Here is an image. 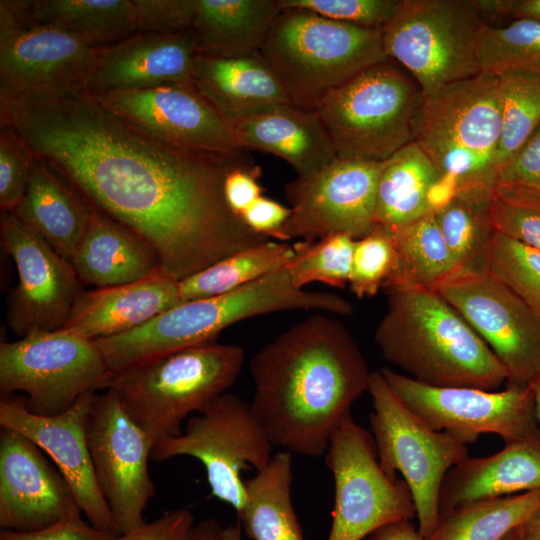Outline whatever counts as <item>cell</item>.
<instances>
[{
  "label": "cell",
  "mask_w": 540,
  "mask_h": 540,
  "mask_svg": "<svg viewBox=\"0 0 540 540\" xmlns=\"http://www.w3.org/2000/svg\"><path fill=\"white\" fill-rule=\"evenodd\" d=\"M0 120L92 207L143 238L178 281L265 240L224 197L227 174L250 161L244 151L172 148L114 115L86 89L0 97Z\"/></svg>",
  "instance_id": "obj_1"
},
{
  "label": "cell",
  "mask_w": 540,
  "mask_h": 540,
  "mask_svg": "<svg viewBox=\"0 0 540 540\" xmlns=\"http://www.w3.org/2000/svg\"><path fill=\"white\" fill-rule=\"evenodd\" d=\"M251 409L273 446L321 457L367 392L371 372L348 329L323 314L289 327L250 360Z\"/></svg>",
  "instance_id": "obj_2"
},
{
  "label": "cell",
  "mask_w": 540,
  "mask_h": 540,
  "mask_svg": "<svg viewBox=\"0 0 540 540\" xmlns=\"http://www.w3.org/2000/svg\"><path fill=\"white\" fill-rule=\"evenodd\" d=\"M387 308L374 334L383 358L434 387L498 390L508 374L486 343L436 291L385 288Z\"/></svg>",
  "instance_id": "obj_3"
},
{
  "label": "cell",
  "mask_w": 540,
  "mask_h": 540,
  "mask_svg": "<svg viewBox=\"0 0 540 540\" xmlns=\"http://www.w3.org/2000/svg\"><path fill=\"white\" fill-rule=\"evenodd\" d=\"M291 310L347 316L353 306L336 294L295 287L283 268L226 294L181 302L138 328L93 341L113 375L180 349L215 341L225 328L241 320Z\"/></svg>",
  "instance_id": "obj_4"
},
{
  "label": "cell",
  "mask_w": 540,
  "mask_h": 540,
  "mask_svg": "<svg viewBox=\"0 0 540 540\" xmlns=\"http://www.w3.org/2000/svg\"><path fill=\"white\" fill-rule=\"evenodd\" d=\"M500 135L499 78L484 72L421 97L413 124V141L455 183L456 197L483 206L497 185Z\"/></svg>",
  "instance_id": "obj_5"
},
{
  "label": "cell",
  "mask_w": 540,
  "mask_h": 540,
  "mask_svg": "<svg viewBox=\"0 0 540 540\" xmlns=\"http://www.w3.org/2000/svg\"><path fill=\"white\" fill-rule=\"evenodd\" d=\"M243 347L210 341L113 374L108 388L154 440L179 435L189 415L202 412L239 377Z\"/></svg>",
  "instance_id": "obj_6"
},
{
  "label": "cell",
  "mask_w": 540,
  "mask_h": 540,
  "mask_svg": "<svg viewBox=\"0 0 540 540\" xmlns=\"http://www.w3.org/2000/svg\"><path fill=\"white\" fill-rule=\"evenodd\" d=\"M259 53L280 78L295 105L314 109L329 90L373 65L390 61L382 30L284 9Z\"/></svg>",
  "instance_id": "obj_7"
},
{
  "label": "cell",
  "mask_w": 540,
  "mask_h": 540,
  "mask_svg": "<svg viewBox=\"0 0 540 540\" xmlns=\"http://www.w3.org/2000/svg\"><path fill=\"white\" fill-rule=\"evenodd\" d=\"M421 102L410 80L390 61L361 71L329 90L315 106L337 158L382 162L413 141Z\"/></svg>",
  "instance_id": "obj_8"
},
{
  "label": "cell",
  "mask_w": 540,
  "mask_h": 540,
  "mask_svg": "<svg viewBox=\"0 0 540 540\" xmlns=\"http://www.w3.org/2000/svg\"><path fill=\"white\" fill-rule=\"evenodd\" d=\"M369 415L379 462L390 475L400 473L412 494L418 532L429 538L440 518V492L447 473L468 455L467 444L426 425L396 395L381 371L371 372Z\"/></svg>",
  "instance_id": "obj_9"
},
{
  "label": "cell",
  "mask_w": 540,
  "mask_h": 540,
  "mask_svg": "<svg viewBox=\"0 0 540 540\" xmlns=\"http://www.w3.org/2000/svg\"><path fill=\"white\" fill-rule=\"evenodd\" d=\"M480 14L476 0L400 1L382 29L383 45L416 78L422 98L481 73Z\"/></svg>",
  "instance_id": "obj_10"
},
{
  "label": "cell",
  "mask_w": 540,
  "mask_h": 540,
  "mask_svg": "<svg viewBox=\"0 0 540 540\" xmlns=\"http://www.w3.org/2000/svg\"><path fill=\"white\" fill-rule=\"evenodd\" d=\"M324 456L334 481L327 540H363L382 527L416 517L409 487L382 468L372 434L351 413L333 432Z\"/></svg>",
  "instance_id": "obj_11"
},
{
  "label": "cell",
  "mask_w": 540,
  "mask_h": 540,
  "mask_svg": "<svg viewBox=\"0 0 540 540\" xmlns=\"http://www.w3.org/2000/svg\"><path fill=\"white\" fill-rule=\"evenodd\" d=\"M112 373L93 340L65 330L0 345L1 394L26 395V408L55 416L90 392L107 389Z\"/></svg>",
  "instance_id": "obj_12"
},
{
  "label": "cell",
  "mask_w": 540,
  "mask_h": 540,
  "mask_svg": "<svg viewBox=\"0 0 540 540\" xmlns=\"http://www.w3.org/2000/svg\"><path fill=\"white\" fill-rule=\"evenodd\" d=\"M272 447L250 403L224 393L190 417L179 435L158 440L151 459H198L205 468L211 495L239 512L246 497L242 470L263 469L273 456Z\"/></svg>",
  "instance_id": "obj_13"
},
{
  "label": "cell",
  "mask_w": 540,
  "mask_h": 540,
  "mask_svg": "<svg viewBox=\"0 0 540 540\" xmlns=\"http://www.w3.org/2000/svg\"><path fill=\"white\" fill-rule=\"evenodd\" d=\"M403 403L426 425L465 444L495 434L505 444L540 439L532 387L507 384L504 390L434 387L389 368L380 370Z\"/></svg>",
  "instance_id": "obj_14"
},
{
  "label": "cell",
  "mask_w": 540,
  "mask_h": 540,
  "mask_svg": "<svg viewBox=\"0 0 540 540\" xmlns=\"http://www.w3.org/2000/svg\"><path fill=\"white\" fill-rule=\"evenodd\" d=\"M436 291L465 319L505 367L507 384L540 377V318L488 271L460 270Z\"/></svg>",
  "instance_id": "obj_15"
},
{
  "label": "cell",
  "mask_w": 540,
  "mask_h": 540,
  "mask_svg": "<svg viewBox=\"0 0 540 540\" xmlns=\"http://www.w3.org/2000/svg\"><path fill=\"white\" fill-rule=\"evenodd\" d=\"M104 47H92L0 1V97L85 89Z\"/></svg>",
  "instance_id": "obj_16"
},
{
  "label": "cell",
  "mask_w": 540,
  "mask_h": 540,
  "mask_svg": "<svg viewBox=\"0 0 540 540\" xmlns=\"http://www.w3.org/2000/svg\"><path fill=\"white\" fill-rule=\"evenodd\" d=\"M86 436L97 484L117 534L141 526L156 492L148 468L156 441L127 414L111 389L96 394Z\"/></svg>",
  "instance_id": "obj_17"
},
{
  "label": "cell",
  "mask_w": 540,
  "mask_h": 540,
  "mask_svg": "<svg viewBox=\"0 0 540 540\" xmlns=\"http://www.w3.org/2000/svg\"><path fill=\"white\" fill-rule=\"evenodd\" d=\"M383 162L340 159L285 186L290 216L281 241H316L334 234L355 240L375 226L377 190Z\"/></svg>",
  "instance_id": "obj_18"
},
{
  "label": "cell",
  "mask_w": 540,
  "mask_h": 540,
  "mask_svg": "<svg viewBox=\"0 0 540 540\" xmlns=\"http://www.w3.org/2000/svg\"><path fill=\"white\" fill-rule=\"evenodd\" d=\"M0 232L18 273L7 302L9 327L21 338L62 330L83 291L71 262L11 212L1 213Z\"/></svg>",
  "instance_id": "obj_19"
},
{
  "label": "cell",
  "mask_w": 540,
  "mask_h": 540,
  "mask_svg": "<svg viewBox=\"0 0 540 540\" xmlns=\"http://www.w3.org/2000/svg\"><path fill=\"white\" fill-rule=\"evenodd\" d=\"M93 95L114 115L172 148L207 155L243 151L229 122L191 85Z\"/></svg>",
  "instance_id": "obj_20"
},
{
  "label": "cell",
  "mask_w": 540,
  "mask_h": 540,
  "mask_svg": "<svg viewBox=\"0 0 540 540\" xmlns=\"http://www.w3.org/2000/svg\"><path fill=\"white\" fill-rule=\"evenodd\" d=\"M71 485L46 453L23 434L0 433V527L32 532L80 517Z\"/></svg>",
  "instance_id": "obj_21"
},
{
  "label": "cell",
  "mask_w": 540,
  "mask_h": 540,
  "mask_svg": "<svg viewBox=\"0 0 540 540\" xmlns=\"http://www.w3.org/2000/svg\"><path fill=\"white\" fill-rule=\"evenodd\" d=\"M96 392L81 397L55 416L31 413L24 400L1 394L0 426L19 432L38 445L65 476L81 512L93 526L116 533L113 517L94 473L86 424Z\"/></svg>",
  "instance_id": "obj_22"
},
{
  "label": "cell",
  "mask_w": 540,
  "mask_h": 540,
  "mask_svg": "<svg viewBox=\"0 0 540 540\" xmlns=\"http://www.w3.org/2000/svg\"><path fill=\"white\" fill-rule=\"evenodd\" d=\"M198 55L191 31L136 33L103 48L85 89L97 95L171 83L193 86Z\"/></svg>",
  "instance_id": "obj_23"
},
{
  "label": "cell",
  "mask_w": 540,
  "mask_h": 540,
  "mask_svg": "<svg viewBox=\"0 0 540 540\" xmlns=\"http://www.w3.org/2000/svg\"><path fill=\"white\" fill-rule=\"evenodd\" d=\"M179 281L161 267L141 280L85 291L62 330L96 340L140 327L180 304Z\"/></svg>",
  "instance_id": "obj_24"
},
{
  "label": "cell",
  "mask_w": 540,
  "mask_h": 540,
  "mask_svg": "<svg viewBox=\"0 0 540 540\" xmlns=\"http://www.w3.org/2000/svg\"><path fill=\"white\" fill-rule=\"evenodd\" d=\"M237 146L282 158L306 178L337 159L332 139L315 109L281 105L230 123Z\"/></svg>",
  "instance_id": "obj_25"
},
{
  "label": "cell",
  "mask_w": 540,
  "mask_h": 540,
  "mask_svg": "<svg viewBox=\"0 0 540 540\" xmlns=\"http://www.w3.org/2000/svg\"><path fill=\"white\" fill-rule=\"evenodd\" d=\"M193 87L229 124L277 106L294 104L259 50L224 55L199 54Z\"/></svg>",
  "instance_id": "obj_26"
},
{
  "label": "cell",
  "mask_w": 540,
  "mask_h": 540,
  "mask_svg": "<svg viewBox=\"0 0 540 540\" xmlns=\"http://www.w3.org/2000/svg\"><path fill=\"white\" fill-rule=\"evenodd\" d=\"M540 490V439L506 443L485 457L468 456L446 475L440 514L457 506Z\"/></svg>",
  "instance_id": "obj_27"
},
{
  "label": "cell",
  "mask_w": 540,
  "mask_h": 540,
  "mask_svg": "<svg viewBox=\"0 0 540 540\" xmlns=\"http://www.w3.org/2000/svg\"><path fill=\"white\" fill-rule=\"evenodd\" d=\"M93 210L62 174L35 158L27 191L11 213L71 262Z\"/></svg>",
  "instance_id": "obj_28"
},
{
  "label": "cell",
  "mask_w": 540,
  "mask_h": 540,
  "mask_svg": "<svg viewBox=\"0 0 540 540\" xmlns=\"http://www.w3.org/2000/svg\"><path fill=\"white\" fill-rule=\"evenodd\" d=\"M71 264L82 285L95 288L132 283L161 267L143 238L95 208Z\"/></svg>",
  "instance_id": "obj_29"
},
{
  "label": "cell",
  "mask_w": 540,
  "mask_h": 540,
  "mask_svg": "<svg viewBox=\"0 0 540 540\" xmlns=\"http://www.w3.org/2000/svg\"><path fill=\"white\" fill-rule=\"evenodd\" d=\"M281 10L279 0H194L189 31L201 55L258 51Z\"/></svg>",
  "instance_id": "obj_30"
},
{
  "label": "cell",
  "mask_w": 540,
  "mask_h": 540,
  "mask_svg": "<svg viewBox=\"0 0 540 540\" xmlns=\"http://www.w3.org/2000/svg\"><path fill=\"white\" fill-rule=\"evenodd\" d=\"M7 2L18 13L61 29L92 47H107L138 33L134 0Z\"/></svg>",
  "instance_id": "obj_31"
},
{
  "label": "cell",
  "mask_w": 540,
  "mask_h": 540,
  "mask_svg": "<svg viewBox=\"0 0 540 540\" xmlns=\"http://www.w3.org/2000/svg\"><path fill=\"white\" fill-rule=\"evenodd\" d=\"M441 175L412 141L383 162L375 207V224L395 232L433 212L431 188Z\"/></svg>",
  "instance_id": "obj_32"
},
{
  "label": "cell",
  "mask_w": 540,
  "mask_h": 540,
  "mask_svg": "<svg viewBox=\"0 0 540 540\" xmlns=\"http://www.w3.org/2000/svg\"><path fill=\"white\" fill-rule=\"evenodd\" d=\"M292 455L279 451L245 481V502L237 515L252 540H305L291 501Z\"/></svg>",
  "instance_id": "obj_33"
},
{
  "label": "cell",
  "mask_w": 540,
  "mask_h": 540,
  "mask_svg": "<svg viewBox=\"0 0 540 540\" xmlns=\"http://www.w3.org/2000/svg\"><path fill=\"white\" fill-rule=\"evenodd\" d=\"M395 268L383 288L417 286L436 290L458 271L431 212L393 232Z\"/></svg>",
  "instance_id": "obj_34"
},
{
  "label": "cell",
  "mask_w": 540,
  "mask_h": 540,
  "mask_svg": "<svg viewBox=\"0 0 540 540\" xmlns=\"http://www.w3.org/2000/svg\"><path fill=\"white\" fill-rule=\"evenodd\" d=\"M294 256L293 244L277 240L239 250L179 281L182 302L236 290L283 269Z\"/></svg>",
  "instance_id": "obj_35"
},
{
  "label": "cell",
  "mask_w": 540,
  "mask_h": 540,
  "mask_svg": "<svg viewBox=\"0 0 540 540\" xmlns=\"http://www.w3.org/2000/svg\"><path fill=\"white\" fill-rule=\"evenodd\" d=\"M540 506V490L485 499L440 514L434 533L423 540H503Z\"/></svg>",
  "instance_id": "obj_36"
},
{
  "label": "cell",
  "mask_w": 540,
  "mask_h": 540,
  "mask_svg": "<svg viewBox=\"0 0 540 540\" xmlns=\"http://www.w3.org/2000/svg\"><path fill=\"white\" fill-rule=\"evenodd\" d=\"M477 59L484 73L540 75V22L520 18L505 27L483 23L478 35Z\"/></svg>",
  "instance_id": "obj_37"
},
{
  "label": "cell",
  "mask_w": 540,
  "mask_h": 540,
  "mask_svg": "<svg viewBox=\"0 0 540 540\" xmlns=\"http://www.w3.org/2000/svg\"><path fill=\"white\" fill-rule=\"evenodd\" d=\"M497 76L501 96L499 171L540 125V75L507 72Z\"/></svg>",
  "instance_id": "obj_38"
},
{
  "label": "cell",
  "mask_w": 540,
  "mask_h": 540,
  "mask_svg": "<svg viewBox=\"0 0 540 540\" xmlns=\"http://www.w3.org/2000/svg\"><path fill=\"white\" fill-rule=\"evenodd\" d=\"M481 268L504 283L540 318V250L493 231Z\"/></svg>",
  "instance_id": "obj_39"
},
{
  "label": "cell",
  "mask_w": 540,
  "mask_h": 540,
  "mask_svg": "<svg viewBox=\"0 0 540 540\" xmlns=\"http://www.w3.org/2000/svg\"><path fill=\"white\" fill-rule=\"evenodd\" d=\"M355 239L346 234H334L316 241H297L294 256L285 267L293 285L303 289L306 284L321 282L343 288L349 283Z\"/></svg>",
  "instance_id": "obj_40"
},
{
  "label": "cell",
  "mask_w": 540,
  "mask_h": 540,
  "mask_svg": "<svg viewBox=\"0 0 540 540\" xmlns=\"http://www.w3.org/2000/svg\"><path fill=\"white\" fill-rule=\"evenodd\" d=\"M487 207L455 197L434 212L458 271L482 266L486 245L494 231L487 218Z\"/></svg>",
  "instance_id": "obj_41"
},
{
  "label": "cell",
  "mask_w": 540,
  "mask_h": 540,
  "mask_svg": "<svg viewBox=\"0 0 540 540\" xmlns=\"http://www.w3.org/2000/svg\"><path fill=\"white\" fill-rule=\"evenodd\" d=\"M487 218L494 231L540 250V190L497 184Z\"/></svg>",
  "instance_id": "obj_42"
},
{
  "label": "cell",
  "mask_w": 540,
  "mask_h": 540,
  "mask_svg": "<svg viewBox=\"0 0 540 540\" xmlns=\"http://www.w3.org/2000/svg\"><path fill=\"white\" fill-rule=\"evenodd\" d=\"M395 260L393 232L376 225L355 240L350 290L360 299L376 295L392 275Z\"/></svg>",
  "instance_id": "obj_43"
},
{
  "label": "cell",
  "mask_w": 540,
  "mask_h": 540,
  "mask_svg": "<svg viewBox=\"0 0 540 540\" xmlns=\"http://www.w3.org/2000/svg\"><path fill=\"white\" fill-rule=\"evenodd\" d=\"M401 0H279L282 10L298 9L364 28L382 30Z\"/></svg>",
  "instance_id": "obj_44"
},
{
  "label": "cell",
  "mask_w": 540,
  "mask_h": 540,
  "mask_svg": "<svg viewBox=\"0 0 540 540\" xmlns=\"http://www.w3.org/2000/svg\"><path fill=\"white\" fill-rule=\"evenodd\" d=\"M35 157L22 139L7 125L0 133V207L12 212L23 199Z\"/></svg>",
  "instance_id": "obj_45"
},
{
  "label": "cell",
  "mask_w": 540,
  "mask_h": 540,
  "mask_svg": "<svg viewBox=\"0 0 540 540\" xmlns=\"http://www.w3.org/2000/svg\"><path fill=\"white\" fill-rule=\"evenodd\" d=\"M138 33L189 31L194 0H134Z\"/></svg>",
  "instance_id": "obj_46"
},
{
  "label": "cell",
  "mask_w": 540,
  "mask_h": 540,
  "mask_svg": "<svg viewBox=\"0 0 540 540\" xmlns=\"http://www.w3.org/2000/svg\"><path fill=\"white\" fill-rule=\"evenodd\" d=\"M497 184L540 190V125L498 171Z\"/></svg>",
  "instance_id": "obj_47"
},
{
  "label": "cell",
  "mask_w": 540,
  "mask_h": 540,
  "mask_svg": "<svg viewBox=\"0 0 540 540\" xmlns=\"http://www.w3.org/2000/svg\"><path fill=\"white\" fill-rule=\"evenodd\" d=\"M195 519L187 508H178L164 512L157 519L121 534L112 540H186Z\"/></svg>",
  "instance_id": "obj_48"
},
{
  "label": "cell",
  "mask_w": 540,
  "mask_h": 540,
  "mask_svg": "<svg viewBox=\"0 0 540 540\" xmlns=\"http://www.w3.org/2000/svg\"><path fill=\"white\" fill-rule=\"evenodd\" d=\"M116 535L83 521L80 516L32 532L1 530L0 540H112Z\"/></svg>",
  "instance_id": "obj_49"
},
{
  "label": "cell",
  "mask_w": 540,
  "mask_h": 540,
  "mask_svg": "<svg viewBox=\"0 0 540 540\" xmlns=\"http://www.w3.org/2000/svg\"><path fill=\"white\" fill-rule=\"evenodd\" d=\"M260 169L252 162L233 168L224 180V197L234 214L241 218L245 210L262 196L257 182Z\"/></svg>",
  "instance_id": "obj_50"
},
{
  "label": "cell",
  "mask_w": 540,
  "mask_h": 540,
  "mask_svg": "<svg viewBox=\"0 0 540 540\" xmlns=\"http://www.w3.org/2000/svg\"><path fill=\"white\" fill-rule=\"evenodd\" d=\"M290 212L289 207L261 196L245 210L241 218L256 233L281 241V229Z\"/></svg>",
  "instance_id": "obj_51"
},
{
  "label": "cell",
  "mask_w": 540,
  "mask_h": 540,
  "mask_svg": "<svg viewBox=\"0 0 540 540\" xmlns=\"http://www.w3.org/2000/svg\"><path fill=\"white\" fill-rule=\"evenodd\" d=\"M481 13L528 18L540 22V0H476Z\"/></svg>",
  "instance_id": "obj_52"
},
{
  "label": "cell",
  "mask_w": 540,
  "mask_h": 540,
  "mask_svg": "<svg viewBox=\"0 0 540 540\" xmlns=\"http://www.w3.org/2000/svg\"><path fill=\"white\" fill-rule=\"evenodd\" d=\"M367 540H423L410 521L391 524L378 529Z\"/></svg>",
  "instance_id": "obj_53"
},
{
  "label": "cell",
  "mask_w": 540,
  "mask_h": 540,
  "mask_svg": "<svg viewBox=\"0 0 540 540\" xmlns=\"http://www.w3.org/2000/svg\"><path fill=\"white\" fill-rule=\"evenodd\" d=\"M222 527L214 518L195 523L186 540H218Z\"/></svg>",
  "instance_id": "obj_54"
},
{
  "label": "cell",
  "mask_w": 540,
  "mask_h": 540,
  "mask_svg": "<svg viewBox=\"0 0 540 540\" xmlns=\"http://www.w3.org/2000/svg\"><path fill=\"white\" fill-rule=\"evenodd\" d=\"M517 529L521 540H540V506Z\"/></svg>",
  "instance_id": "obj_55"
},
{
  "label": "cell",
  "mask_w": 540,
  "mask_h": 540,
  "mask_svg": "<svg viewBox=\"0 0 540 540\" xmlns=\"http://www.w3.org/2000/svg\"><path fill=\"white\" fill-rule=\"evenodd\" d=\"M218 540H242L239 525H228L227 527H222Z\"/></svg>",
  "instance_id": "obj_56"
},
{
  "label": "cell",
  "mask_w": 540,
  "mask_h": 540,
  "mask_svg": "<svg viewBox=\"0 0 540 540\" xmlns=\"http://www.w3.org/2000/svg\"><path fill=\"white\" fill-rule=\"evenodd\" d=\"M531 387L534 394L536 414L540 423V377L531 385Z\"/></svg>",
  "instance_id": "obj_57"
},
{
  "label": "cell",
  "mask_w": 540,
  "mask_h": 540,
  "mask_svg": "<svg viewBox=\"0 0 540 540\" xmlns=\"http://www.w3.org/2000/svg\"><path fill=\"white\" fill-rule=\"evenodd\" d=\"M503 540H521L518 529L512 531Z\"/></svg>",
  "instance_id": "obj_58"
}]
</instances>
